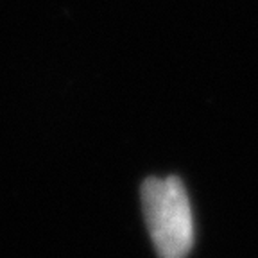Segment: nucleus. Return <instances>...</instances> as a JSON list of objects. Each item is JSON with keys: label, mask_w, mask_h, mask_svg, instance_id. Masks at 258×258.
Returning <instances> with one entry per match:
<instances>
[{"label": "nucleus", "mask_w": 258, "mask_h": 258, "mask_svg": "<svg viewBox=\"0 0 258 258\" xmlns=\"http://www.w3.org/2000/svg\"><path fill=\"white\" fill-rule=\"evenodd\" d=\"M142 205L151 240L163 258H181L194 246L192 210L177 177H149L142 186Z\"/></svg>", "instance_id": "f257e3e1"}]
</instances>
